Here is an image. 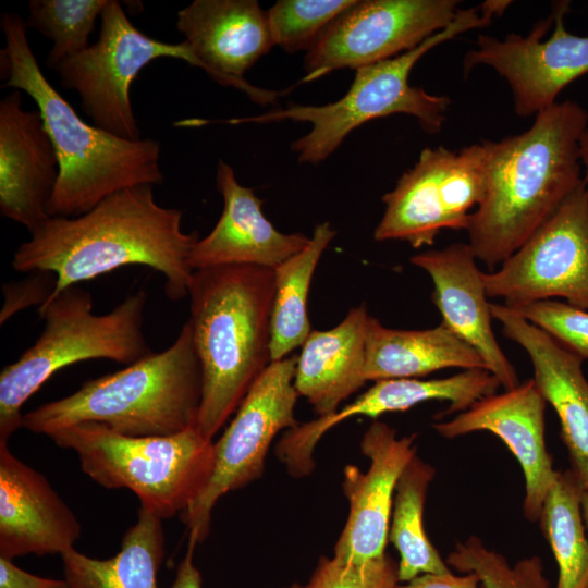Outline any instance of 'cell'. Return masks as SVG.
Here are the masks:
<instances>
[{
	"label": "cell",
	"instance_id": "33",
	"mask_svg": "<svg viewBox=\"0 0 588 588\" xmlns=\"http://www.w3.org/2000/svg\"><path fill=\"white\" fill-rule=\"evenodd\" d=\"M397 563L387 554L353 563L321 558L306 588H400Z\"/></svg>",
	"mask_w": 588,
	"mask_h": 588
},
{
	"label": "cell",
	"instance_id": "8",
	"mask_svg": "<svg viewBox=\"0 0 588 588\" xmlns=\"http://www.w3.org/2000/svg\"><path fill=\"white\" fill-rule=\"evenodd\" d=\"M48 437L76 452L82 470L98 485L132 490L140 507L162 519L183 513L213 468V441L196 426L172 436L131 437L102 424L81 422Z\"/></svg>",
	"mask_w": 588,
	"mask_h": 588
},
{
	"label": "cell",
	"instance_id": "23",
	"mask_svg": "<svg viewBox=\"0 0 588 588\" xmlns=\"http://www.w3.org/2000/svg\"><path fill=\"white\" fill-rule=\"evenodd\" d=\"M365 304L350 309L332 329L313 330L297 356L294 385L319 417L334 414L365 382Z\"/></svg>",
	"mask_w": 588,
	"mask_h": 588
},
{
	"label": "cell",
	"instance_id": "17",
	"mask_svg": "<svg viewBox=\"0 0 588 588\" xmlns=\"http://www.w3.org/2000/svg\"><path fill=\"white\" fill-rule=\"evenodd\" d=\"M546 403L534 379H529L504 393L478 401L451 420L432 425L446 439L476 431H489L499 437L523 470V512L530 523L538 522L556 475L544 440Z\"/></svg>",
	"mask_w": 588,
	"mask_h": 588
},
{
	"label": "cell",
	"instance_id": "15",
	"mask_svg": "<svg viewBox=\"0 0 588 588\" xmlns=\"http://www.w3.org/2000/svg\"><path fill=\"white\" fill-rule=\"evenodd\" d=\"M176 28L184 36L198 68L216 82L266 103L279 93L250 85L244 74L274 46L267 12L256 0H195L177 12Z\"/></svg>",
	"mask_w": 588,
	"mask_h": 588
},
{
	"label": "cell",
	"instance_id": "29",
	"mask_svg": "<svg viewBox=\"0 0 588 588\" xmlns=\"http://www.w3.org/2000/svg\"><path fill=\"white\" fill-rule=\"evenodd\" d=\"M585 490L571 469L556 470L538 523L558 565L555 588H588V536L583 518Z\"/></svg>",
	"mask_w": 588,
	"mask_h": 588
},
{
	"label": "cell",
	"instance_id": "12",
	"mask_svg": "<svg viewBox=\"0 0 588 588\" xmlns=\"http://www.w3.org/2000/svg\"><path fill=\"white\" fill-rule=\"evenodd\" d=\"M488 297L517 308L562 297L588 310V191L581 182L529 238L491 273Z\"/></svg>",
	"mask_w": 588,
	"mask_h": 588
},
{
	"label": "cell",
	"instance_id": "10",
	"mask_svg": "<svg viewBox=\"0 0 588 588\" xmlns=\"http://www.w3.org/2000/svg\"><path fill=\"white\" fill-rule=\"evenodd\" d=\"M486 188L483 143L460 150L425 148L414 167L383 195L385 209L373 238L404 241L415 248L431 246L443 229H467L469 211L481 204Z\"/></svg>",
	"mask_w": 588,
	"mask_h": 588
},
{
	"label": "cell",
	"instance_id": "14",
	"mask_svg": "<svg viewBox=\"0 0 588 588\" xmlns=\"http://www.w3.org/2000/svg\"><path fill=\"white\" fill-rule=\"evenodd\" d=\"M569 1L553 4L552 14L527 36L514 33L503 39L479 35L464 57V74L476 65L492 68L512 91L514 110L526 118L554 105L564 87L588 74V36L569 33L565 15Z\"/></svg>",
	"mask_w": 588,
	"mask_h": 588
},
{
	"label": "cell",
	"instance_id": "21",
	"mask_svg": "<svg viewBox=\"0 0 588 588\" xmlns=\"http://www.w3.org/2000/svg\"><path fill=\"white\" fill-rule=\"evenodd\" d=\"M74 513L49 481L0 442V556L61 555L81 536Z\"/></svg>",
	"mask_w": 588,
	"mask_h": 588
},
{
	"label": "cell",
	"instance_id": "41",
	"mask_svg": "<svg viewBox=\"0 0 588 588\" xmlns=\"http://www.w3.org/2000/svg\"><path fill=\"white\" fill-rule=\"evenodd\" d=\"M287 588H306V585H305V586H301V585H298V584H294V585H292V586H290V587H287Z\"/></svg>",
	"mask_w": 588,
	"mask_h": 588
},
{
	"label": "cell",
	"instance_id": "25",
	"mask_svg": "<svg viewBox=\"0 0 588 588\" xmlns=\"http://www.w3.org/2000/svg\"><path fill=\"white\" fill-rule=\"evenodd\" d=\"M444 368L487 369L479 354L442 323L424 330H402L368 317L367 381L417 378Z\"/></svg>",
	"mask_w": 588,
	"mask_h": 588
},
{
	"label": "cell",
	"instance_id": "28",
	"mask_svg": "<svg viewBox=\"0 0 588 588\" xmlns=\"http://www.w3.org/2000/svg\"><path fill=\"white\" fill-rule=\"evenodd\" d=\"M434 474L430 464L415 455L396 483L388 541L399 552L397 575L402 584L422 574L452 572L424 527L426 495Z\"/></svg>",
	"mask_w": 588,
	"mask_h": 588
},
{
	"label": "cell",
	"instance_id": "13",
	"mask_svg": "<svg viewBox=\"0 0 588 588\" xmlns=\"http://www.w3.org/2000/svg\"><path fill=\"white\" fill-rule=\"evenodd\" d=\"M457 0H359L334 19L306 53L304 82L409 51L448 27Z\"/></svg>",
	"mask_w": 588,
	"mask_h": 588
},
{
	"label": "cell",
	"instance_id": "27",
	"mask_svg": "<svg viewBox=\"0 0 588 588\" xmlns=\"http://www.w3.org/2000/svg\"><path fill=\"white\" fill-rule=\"evenodd\" d=\"M335 235L330 222L317 224L307 246L273 269L272 362L290 356L313 331L307 315L310 283L323 252Z\"/></svg>",
	"mask_w": 588,
	"mask_h": 588
},
{
	"label": "cell",
	"instance_id": "32",
	"mask_svg": "<svg viewBox=\"0 0 588 588\" xmlns=\"http://www.w3.org/2000/svg\"><path fill=\"white\" fill-rule=\"evenodd\" d=\"M356 0H279L267 17L274 46L307 52L326 27Z\"/></svg>",
	"mask_w": 588,
	"mask_h": 588
},
{
	"label": "cell",
	"instance_id": "19",
	"mask_svg": "<svg viewBox=\"0 0 588 588\" xmlns=\"http://www.w3.org/2000/svg\"><path fill=\"white\" fill-rule=\"evenodd\" d=\"M476 259L469 244L454 243L414 255L411 262L431 278V297L442 316L441 323L474 348L500 385L511 390L519 384L518 376L492 331L485 272Z\"/></svg>",
	"mask_w": 588,
	"mask_h": 588
},
{
	"label": "cell",
	"instance_id": "5",
	"mask_svg": "<svg viewBox=\"0 0 588 588\" xmlns=\"http://www.w3.org/2000/svg\"><path fill=\"white\" fill-rule=\"evenodd\" d=\"M200 401L201 370L187 320L167 350L36 407L23 415L22 427L49 436L98 422L131 437L172 436L196 426Z\"/></svg>",
	"mask_w": 588,
	"mask_h": 588
},
{
	"label": "cell",
	"instance_id": "16",
	"mask_svg": "<svg viewBox=\"0 0 588 588\" xmlns=\"http://www.w3.org/2000/svg\"><path fill=\"white\" fill-rule=\"evenodd\" d=\"M415 439V433L397 438L382 421H373L366 430L360 449L369 467L366 471L355 465L344 468L343 490L350 512L334 556L363 563L385 554L396 483L417 455Z\"/></svg>",
	"mask_w": 588,
	"mask_h": 588
},
{
	"label": "cell",
	"instance_id": "3",
	"mask_svg": "<svg viewBox=\"0 0 588 588\" xmlns=\"http://www.w3.org/2000/svg\"><path fill=\"white\" fill-rule=\"evenodd\" d=\"M0 22L5 39L1 86L34 99L58 157L60 175L49 217H78L115 192L163 182L159 142L124 139L86 123L45 77L27 39L26 21L7 12Z\"/></svg>",
	"mask_w": 588,
	"mask_h": 588
},
{
	"label": "cell",
	"instance_id": "30",
	"mask_svg": "<svg viewBox=\"0 0 588 588\" xmlns=\"http://www.w3.org/2000/svg\"><path fill=\"white\" fill-rule=\"evenodd\" d=\"M109 0H30L27 28L52 41L46 65L54 70L64 59L89 47V36Z\"/></svg>",
	"mask_w": 588,
	"mask_h": 588
},
{
	"label": "cell",
	"instance_id": "35",
	"mask_svg": "<svg viewBox=\"0 0 588 588\" xmlns=\"http://www.w3.org/2000/svg\"><path fill=\"white\" fill-rule=\"evenodd\" d=\"M60 581L27 573L12 560L0 556V588H53Z\"/></svg>",
	"mask_w": 588,
	"mask_h": 588
},
{
	"label": "cell",
	"instance_id": "11",
	"mask_svg": "<svg viewBox=\"0 0 588 588\" xmlns=\"http://www.w3.org/2000/svg\"><path fill=\"white\" fill-rule=\"evenodd\" d=\"M297 356L272 362L252 385L223 434L213 442V468L201 493L182 513L188 543L196 546L209 530L211 511L220 498L257 479L274 437L298 426L294 409Z\"/></svg>",
	"mask_w": 588,
	"mask_h": 588
},
{
	"label": "cell",
	"instance_id": "26",
	"mask_svg": "<svg viewBox=\"0 0 588 588\" xmlns=\"http://www.w3.org/2000/svg\"><path fill=\"white\" fill-rule=\"evenodd\" d=\"M163 556L162 518L140 507L114 556L98 560L73 548L62 554V561L71 588H158L157 573Z\"/></svg>",
	"mask_w": 588,
	"mask_h": 588
},
{
	"label": "cell",
	"instance_id": "20",
	"mask_svg": "<svg viewBox=\"0 0 588 588\" xmlns=\"http://www.w3.org/2000/svg\"><path fill=\"white\" fill-rule=\"evenodd\" d=\"M503 334L528 354L534 381L555 411L571 470L588 492V381L583 358L504 304L491 303Z\"/></svg>",
	"mask_w": 588,
	"mask_h": 588
},
{
	"label": "cell",
	"instance_id": "39",
	"mask_svg": "<svg viewBox=\"0 0 588 588\" xmlns=\"http://www.w3.org/2000/svg\"><path fill=\"white\" fill-rule=\"evenodd\" d=\"M581 509H583V518H584V523H585V527H586V531L588 536V492L584 493Z\"/></svg>",
	"mask_w": 588,
	"mask_h": 588
},
{
	"label": "cell",
	"instance_id": "4",
	"mask_svg": "<svg viewBox=\"0 0 588 588\" xmlns=\"http://www.w3.org/2000/svg\"><path fill=\"white\" fill-rule=\"evenodd\" d=\"M188 295V321L201 370L196 428L212 441L272 363L274 271L243 265L199 269Z\"/></svg>",
	"mask_w": 588,
	"mask_h": 588
},
{
	"label": "cell",
	"instance_id": "37",
	"mask_svg": "<svg viewBox=\"0 0 588 588\" xmlns=\"http://www.w3.org/2000/svg\"><path fill=\"white\" fill-rule=\"evenodd\" d=\"M195 547L188 543L187 552L179 564L171 588H201L200 573L193 562Z\"/></svg>",
	"mask_w": 588,
	"mask_h": 588
},
{
	"label": "cell",
	"instance_id": "18",
	"mask_svg": "<svg viewBox=\"0 0 588 588\" xmlns=\"http://www.w3.org/2000/svg\"><path fill=\"white\" fill-rule=\"evenodd\" d=\"M60 175L58 157L38 110L23 108L21 90L0 101V212L29 234L49 217Z\"/></svg>",
	"mask_w": 588,
	"mask_h": 588
},
{
	"label": "cell",
	"instance_id": "34",
	"mask_svg": "<svg viewBox=\"0 0 588 588\" xmlns=\"http://www.w3.org/2000/svg\"><path fill=\"white\" fill-rule=\"evenodd\" d=\"M513 309L564 347L588 358V310L552 299Z\"/></svg>",
	"mask_w": 588,
	"mask_h": 588
},
{
	"label": "cell",
	"instance_id": "1",
	"mask_svg": "<svg viewBox=\"0 0 588 588\" xmlns=\"http://www.w3.org/2000/svg\"><path fill=\"white\" fill-rule=\"evenodd\" d=\"M182 219L181 210L156 201L154 185L127 187L82 216L48 218L17 247L12 266L54 274L48 298L121 267L147 266L164 275L167 296L177 301L188 295L199 240L197 231H183Z\"/></svg>",
	"mask_w": 588,
	"mask_h": 588
},
{
	"label": "cell",
	"instance_id": "31",
	"mask_svg": "<svg viewBox=\"0 0 588 588\" xmlns=\"http://www.w3.org/2000/svg\"><path fill=\"white\" fill-rule=\"evenodd\" d=\"M446 563L461 573H475L482 588H551L540 556L522 559L512 566L475 536L457 542Z\"/></svg>",
	"mask_w": 588,
	"mask_h": 588
},
{
	"label": "cell",
	"instance_id": "40",
	"mask_svg": "<svg viewBox=\"0 0 588 588\" xmlns=\"http://www.w3.org/2000/svg\"><path fill=\"white\" fill-rule=\"evenodd\" d=\"M53 588H71L65 580H61L60 584H58L56 587Z\"/></svg>",
	"mask_w": 588,
	"mask_h": 588
},
{
	"label": "cell",
	"instance_id": "22",
	"mask_svg": "<svg viewBox=\"0 0 588 588\" xmlns=\"http://www.w3.org/2000/svg\"><path fill=\"white\" fill-rule=\"evenodd\" d=\"M216 187L222 196L221 216L194 246L189 266L196 271L216 266H259L274 269L303 250L310 237L282 233L265 217L262 200L238 183L233 168L220 160Z\"/></svg>",
	"mask_w": 588,
	"mask_h": 588
},
{
	"label": "cell",
	"instance_id": "36",
	"mask_svg": "<svg viewBox=\"0 0 588 588\" xmlns=\"http://www.w3.org/2000/svg\"><path fill=\"white\" fill-rule=\"evenodd\" d=\"M463 574L454 575L452 572L422 574L407 583L400 584V588H480V580L475 573Z\"/></svg>",
	"mask_w": 588,
	"mask_h": 588
},
{
	"label": "cell",
	"instance_id": "38",
	"mask_svg": "<svg viewBox=\"0 0 588 588\" xmlns=\"http://www.w3.org/2000/svg\"><path fill=\"white\" fill-rule=\"evenodd\" d=\"M579 155H580V162L583 163L585 168V175H584L583 182L588 191V127L581 134L580 139H579Z\"/></svg>",
	"mask_w": 588,
	"mask_h": 588
},
{
	"label": "cell",
	"instance_id": "2",
	"mask_svg": "<svg viewBox=\"0 0 588 588\" xmlns=\"http://www.w3.org/2000/svg\"><path fill=\"white\" fill-rule=\"evenodd\" d=\"M588 113L576 101L555 102L525 132L483 142L487 188L466 229L477 259L502 264L583 182L579 139Z\"/></svg>",
	"mask_w": 588,
	"mask_h": 588
},
{
	"label": "cell",
	"instance_id": "6",
	"mask_svg": "<svg viewBox=\"0 0 588 588\" xmlns=\"http://www.w3.org/2000/svg\"><path fill=\"white\" fill-rule=\"evenodd\" d=\"M494 14L481 5L458 10L454 21L444 29L427 38L416 48L394 58L356 70L346 94L323 106L290 105L267 113L228 120L196 121L197 126L209 123H270L284 120L307 122L311 130L292 143L302 163L316 164L330 157L347 137L363 124L395 113L417 119L428 134L441 131L451 99L427 93L409 84L414 65L428 51L457 35L490 24Z\"/></svg>",
	"mask_w": 588,
	"mask_h": 588
},
{
	"label": "cell",
	"instance_id": "9",
	"mask_svg": "<svg viewBox=\"0 0 588 588\" xmlns=\"http://www.w3.org/2000/svg\"><path fill=\"white\" fill-rule=\"evenodd\" d=\"M98 39L84 51L61 61L54 71L60 85L75 90L93 124L124 139H140L130 89L154 60L174 58L198 66L186 41L169 44L151 38L128 20L121 3L109 0Z\"/></svg>",
	"mask_w": 588,
	"mask_h": 588
},
{
	"label": "cell",
	"instance_id": "24",
	"mask_svg": "<svg viewBox=\"0 0 588 588\" xmlns=\"http://www.w3.org/2000/svg\"><path fill=\"white\" fill-rule=\"evenodd\" d=\"M500 382L487 369H465L456 375L421 380L399 378L375 381L355 401L338 409L334 414L318 417L301 427V436L309 445H317L322 436L343 420L355 416L377 418L378 416L402 412L427 401H445L449 407L439 417L465 412L478 401L495 394Z\"/></svg>",
	"mask_w": 588,
	"mask_h": 588
},
{
	"label": "cell",
	"instance_id": "7",
	"mask_svg": "<svg viewBox=\"0 0 588 588\" xmlns=\"http://www.w3.org/2000/svg\"><path fill=\"white\" fill-rule=\"evenodd\" d=\"M144 289L105 315L93 313L91 294L73 285L38 308L45 329L21 357L0 373V442L23 426L24 403L60 369L87 359L132 365L152 352L144 332Z\"/></svg>",
	"mask_w": 588,
	"mask_h": 588
}]
</instances>
